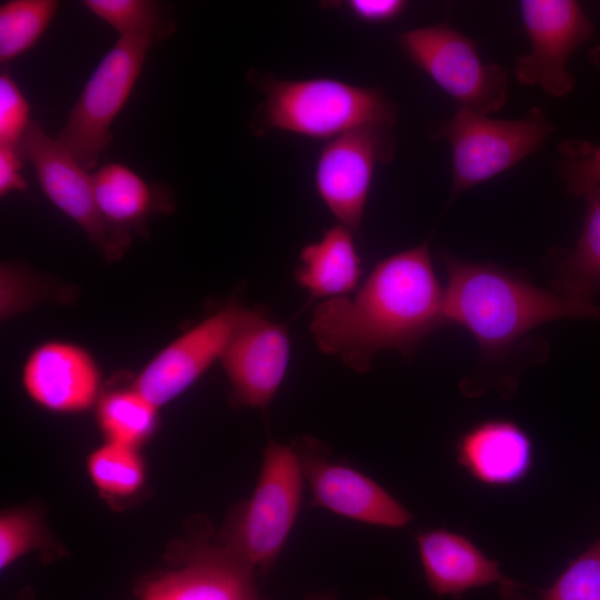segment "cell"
I'll use <instances>...</instances> for the list:
<instances>
[{
    "mask_svg": "<svg viewBox=\"0 0 600 600\" xmlns=\"http://www.w3.org/2000/svg\"><path fill=\"white\" fill-rule=\"evenodd\" d=\"M447 324L444 288L427 240L378 262L353 298L319 303L310 331L321 351L364 373L378 352L392 349L410 357L427 336Z\"/></svg>",
    "mask_w": 600,
    "mask_h": 600,
    "instance_id": "obj_1",
    "label": "cell"
},
{
    "mask_svg": "<svg viewBox=\"0 0 600 600\" xmlns=\"http://www.w3.org/2000/svg\"><path fill=\"white\" fill-rule=\"evenodd\" d=\"M440 260L447 273L448 324L469 331L488 361L504 358L527 334L547 322L600 319V306L539 288L522 273L449 253H441Z\"/></svg>",
    "mask_w": 600,
    "mask_h": 600,
    "instance_id": "obj_2",
    "label": "cell"
},
{
    "mask_svg": "<svg viewBox=\"0 0 600 600\" xmlns=\"http://www.w3.org/2000/svg\"><path fill=\"white\" fill-rule=\"evenodd\" d=\"M247 80L263 94L250 120L256 137L284 131L329 141L361 127H393L398 120V106L378 88L331 78L283 80L254 69Z\"/></svg>",
    "mask_w": 600,
    "mask_h": 600,
    "instance_id": "obj_3",
    "label": "cell"
},
{
    "mask_svg": "<svg viewBox=\"0 0 600 600\" xmlns=\"http://www.w3.org/2000/svg\"><path fill=\"white\" fill-rule=\"evenodd\" d=\"M553 131L541 106H533L516 120L493 119L457 107L450 119L430 128L429 137L446 140L450 146L451 199H454L538 151Z\"/></svg>",
    "mask_w": 600,
    "mask_h": 600,
    "instance_id": "obj_4",
    "label": "cell"
},
{
    "mask_svg": "<svg viewBox=\"0 0 600 600\" xmlns=\"http://www.w3.org/2000/svg\"><path fill=\"white\" fill-rule=\"evenodd\" d=\"M302 481L293 447L270 440L257 486L231 524L224 548L252 569H269L297 519Z\"/></svg>",
    "mask_w": 600,
    "mask_h": 600,
    "instance_id": "obj_5",
    "label": "cell"
},
{
    "mask_svg": "<svg viewBox=\"0 0 600 600\" xmlns=\"http://www.w3.org/2000/svg\"><path fill=\"white\" fill-rule=\"evenodd\" d=\"M162 40L157 34L119 38L86 82L56 139L87 171L97 167L112 140V122L126 104L149 49Z\"/></svg>",
    "mask_w": 600,
    "mask_h": 600,
    "instance_id": "obj_6",
    "label": "cell"
},
{
    "mask_svg": "<svg viewBox=\"0 0 600 600\" xmlns=\"http://www.w3.org/2000/svg\"><path fill=\"white\" fill-rule=\"evenodd\" d=\"M397 40L408 59L449 94L457 107L488 116L504 106L507 70L483 62L477 43L450 24L407 30Z\"/></svg>",
    "mask_w": 600,
    "mask_h": 600,
    "instance_id": "obj_7",
    "label": "cell"
},
{
    "mask_svg": "<svg viewBox=\"0 0 600 600\" xmlns=\"http://www.w3.org/2000/svg\"><path fill=\"white\" fill-rule=\"evenodd\" d=\"M520 14L530 51L516 60L517 80L553 98L568 96L574 87L569 60L593 37V23L572 0H523Z\"/></svg>",
    "mask_w": 600,
    "mask_h": 600,
    "instance_id": "obj_8",
    "label": "cell"
},
{
    "mask_svg": "<svg viewBox=\"0 0 600 600\" xmlns=\"http://www.w3.org/2000/svg\"><path fill=\"white\" fill-rule=\"evenodd\" d=\"M392 127H361L329 141L314 170L316 189L339 223L361 234L363 212L379 163L393 158Z\"/></svg>",
    "mask_w": 600,
    "mask_h": 600,
    "instance_id": "obj_9",
    "label": "cell"
},
{
    "mask_svg": "<svg viewBox=\"0 0 600 600\" xmlns=\"http://www.w3.org/2000/svg\"><path fill=\"white\" fill-rule=\"evenodd\" d=\"M17 148L23 160L33 166L39 186L47 198L86 232L107 260L120 259L129 244L102 218L91 173L33 120Z\"/></svg>",
    "mask_w": 600,
    "mask_h": 600,
    "instance_id": "obj_10",
    "label": "cell"
},
{
    "mask_svg": "<svg viewBox=\"0 0 600 600\" xmlns=\"http://www.w3.org/2000/svg\"><path fill=\"white\" fill-rule=\"evenodd\" d=\"M292 447L314 506L386 528H404L412 520V513L371 478L329 460L326 446L318 440L302 437Z\"/></svg>",
    "mask_w": 600,
    "mask_h": 600,
    "instance_id": "obj_11",
    "label": "cell"
},
{
    "mask_svg": "<svg viewBox=\"0 0 600 600\" xmlns=\"http://www.w3.org/2000/svg\"><path fill=\"white\" fill-rule=\"evenodd\" d=\"M290 357L287 329L260 309H241L220 357L237 406L266 408L286 374Z\"/></svg>",
    "mask_w": 600,
    "mask_h": 600,
    "instance_id": "obj_12",
    "label": "cell"
},
{
    "mask_svg": "<svg viewBox=\"0 0 600 600\" xmlns=\"http://www.w3.org/2000/svg\"><path fill=\"white\" fill-rule=\"evenodd\" d=\"M241 309L231 301L178 337L150 360L132 387L158 408L177 398L220 359Z\"/></svg>",
    "mask_w": 600,
    "mask_h": 600,
    "instance_id": "obj_13",
    "label": "cell"
},
{
    "mask_svg": "<svg viewBox=\"0 0 600 600\" xmlns=\"http://www.w3.org/2000/svg\"><path fill=\"white\" fill-rule=\"evenodd\" d=\"M100 370L84 348L63 341L38 346L22 369V383L29 397L54 412H79L96 401Z\"/></svg>",
    "mask_w": 600,
    "mask_h": 600,
    "instance_id": "obj_14",
    "label": "cell"
},
{
    "mask_svg": "<svg viewBox=\"0 0 600 600\" xmlns=\"http://www.w3.org/2000/svg\"><path fill=\"white\" fill-rule=\"evenodd\" d=\"M456 459L477 482L490 487L519 483L533 466V441L518 422L490 418L461 433L454 444Z\"/></svg>",
    "mask_w": 600,
    "mask_h": 600,
    "instance_id": "obj_15",
    "label": "cell"
},
{
    "mask_svg": "<svg viewBox=\"0 0 600 600\" xmlns=\"http://www.w3.org/2000/svg\"><path fill=\"white\" fill-rule=\"evenodd\" d=\"M140 600H263L253 569L226 548L207 547L188 563L149 581Z\"/></svg>",
    "mask_w": 600,
    "mask_h": 600,
    "instance_id": "obj_16",
    "label": "cell"
},
{
    "mask_svg": "<svg viewBox=\"0 0 600 600\" xmlns=\"http://www.w3.org/2000/svg\"><path fill=\"white\" fill-rule=\"evenodd\" d=\"M417 546L427 584L439 598L461 600L469 590L509 579L498 561L462 533L427 530L417 536Z\"/></svg>",
    "mask_w": 600,
    "mask_h": 600,
    "instance_id": "obj_17",
    "label": "cell"
},
{
    "mask_svg": "<svg viewBox=\"0 0 600 600\" xmlns=\"http://www.w3.org/2000/svg\"><path fill=\"white\" fill-rule=\"evenodd\" d=\"M91 176L102 218L129 246L133 232L147 234L151 216L174 211L173 194L167 184L147 182L122 163L101 164Z\"/></svg>",
    "mask_w": 600,
    "mask_h": 600,
    "instance_id": "obj_18",
    "label": "cell"
},
{
    "mask_svg": "<svg viewBox=\"0 0 600 600\" xmlns=\"http://www.w3.org/2000/svg\"><path fill=\"white\" fill-rule=\"evenodd\" d=\"M352 233L339 223L302 249L296 280L310 298L341 297L357 288L362 268Z\"/></svg>",
    "mask_w": 600,
    "mask_h": 600,
    "instance_id": "obj_19",
    "label": "cell"
},
{
    "mask_svg": "<svg viewBox=\"0 0 600 600\" xmlns=\"http://www.w3.org/2000/svg\"><path fill=\"white\" fill-rule=\"evenodd\" d=\"M586 212L576 248L559 263L553 284L560 294L590 301L600 290V187H588L580 194Z\"/></svg>",
    "mask_w": 600,
    "mask_h": 600,
    "instance_id": "obj_20",
    "label": "cell"
},
{
    "mask_svg": "<svg viewBox=\"0 0 600 600\" xmlns=\"http://www.w3.org/2000/svg\"><path fill=\"white\" fill-rule=\"evenodd\" d=\"M98 424L108 442L137 448L158 424V407L133 387L112 390L97 403Z\"/></svg>",
    "mask_w": 600,
    "mask_h": 600,
    "instance_id": "obj_21",
    "label": "cell"
},
{
    "mask_svg": "<svg viewBox=\"0 0 600 600\" xmlns=\"http://www.w3.org/2000/svg\"><path fill=\"white\" fill-rule=\"evenodd\" d=\"M522 583L509 577L498 586L499 600H600V538L572 559L553 583L524 592Z\"/></svg>",
    "mask_w": 600,
    "mask_h": 600,
    "instance_id": "obj_22",
    "label": "cell"
},
{
    "mask_svg": "<svg viewBox=\"0 0 600 600\" xmlns=\"http://www.w3.org/2000/svg\"><path fill=\"white\" fill-rule=\"evenodd\" d=\"M57 0H10L0 6V61L6 63L30 50L59 9Z\"/></svg>",
    "mask_w": 600,
    "mask_h": 600,
    "instance_id": "obj_23",
    "label": "cell"
},
{
    "mask_svg": "<svg viewBox=\"0 0 600 600\" xmlns=\"http://www.w3.org/2000/svg\"><path fill=\"white\" fill-rule=\"evenodd\" d=\"M81 3L122 37L157 34L164 40L176 23L163 8L150 0H84Z\"/></svg>",
    "mask_w": 600,
    "mask_h": 600,
    "instance_id": "obj_24",
    "label": "cell"
},
{
    "mask_svg": "<svg viewBox=\"0 0 600 600\" xmlns=\"http://www.w3.org/2000/svg\"><path fill=\"white\" fill-rule=\"evenodd\" d=\"M87 467L94 486L111 497L131 496L144 480V467L137 448L107 442L90 454Z\"/></svg>",
    "mask_w": 600,
    "mask_h": 600,
    "instance_id": "obj_25",
    "label": "cell"
},
{
    "mask_svg": "<svg viewBox=\"0 0 600 600\" xmlns=\"http://www.w3.org/2000/svg\"><path fill=\"white\" fill-rule=\"evenodd\" d=\"M558 151V173L570 193L579 196L588 187H600V146L569 139Z\"/></svg>",
    "mask_w": 600,
    "mask_h": 600,
    "instance_id": "obj_26",
    "label": "cell"
},
{
    "mask_svg": "<svg viewBox=\"0 0 600 600\" xmlns=\"http://www.w3.org/2000/svg\"><path fill=\"white\" fill-rule=\"evenodd\" d=\"M40 541V528L31 513L14 510L0 519V568L3 570Z\"/></svg>",
    "mask_w": 600,
    "mask_h": 600,
    "instance_id": "obj_27",
    "label": "cell"
},
{
    "mask_svg": "<svg viewBox=\"0 0 600 600\" xmlns=\"http://www.w3.org/2000/svg\"><path fill=\"white\" fill-rule=\"evenodd\" d=\"M30 106L8 70L0 73V146H18L28 128Z\"/></svg>",
    "mask_w": 600,
    "mask_h": 600,
    "instance_id": "obj_28",
    "label": "cell"
},
{
    "mask_svg": "<svg viewBox=\"0 0 600 600\" xmlns=\"http://www.w3.org/2000/svg\"><path fill=\"white\" fill-rule=\"evenodd\" d=\"M39 288L24 270L16 264L1 266L2 320L31 307L39 298Z\"/></svg>",
    "mask_w": 600,
    "mask_h": 600,
    "instance_id": "obj_29",
    "label": "cell"
},
{
    "mask_svg": "<svg viewBox=\"0 0 600 600\" xmlns=\"http://www.w3.org/2000/svg\"><path fill=\"white\" fill-rule=\"evenodd\" d=\"M343 7L358 20L367 23H382L396 19L407 3L402 0H349Z\"/></svg>",
    "mask_w": 600,
    "mask_h": 600,
    "instance_id": "obj_30",
    "label": "cell"
},
{
    "mask_svg": "<svg viewBox=\"0 0 600 600\" xmlns=\"http://www.w3.org/2000/svg\"><path fill=\"white\" fill-rule=\"evenodd\" d=\"M23 158L17 146H0V196L6 197L13 191H23L27 181L21 174Z\"/></svg>",
    "mask_w": 600,
    "mask_h": 600,
    "instance_id": "obj_31",
    "label": "cell"
},
{
    "mask_svg": "<svg viewBox=\"0 0 600 600\" xmlns=\"http://www.w3.org/2000/svg\"><path fill=\"white\" fill-rule=\"evenodd\" d=\"M306 600H334V598L332 596L322 594V596H310L306 598ZM374 600H388V599L379 597V598H376Z\"/></svg>",
    "mask_w": 600,
    "mask_h": 600,
    "instance_id": "obj_32",
    "label": "cell"
},
{
    "mask_svg": "<svg viewBox=\"0 0 600 600\" xmlns=\"http://www.w3.org/2000/svg\"><path fill=\"white\" fill-rule=\"evenodd\" d=\"M590 58H591L592 63L598 69H600V48H596L594 50H592Z\"/></svg>",
    "mask_w": 600,
    "mask_h": 600,
    "instance_id": "obj_33",
    "label": "cell"
}]
</instances>
